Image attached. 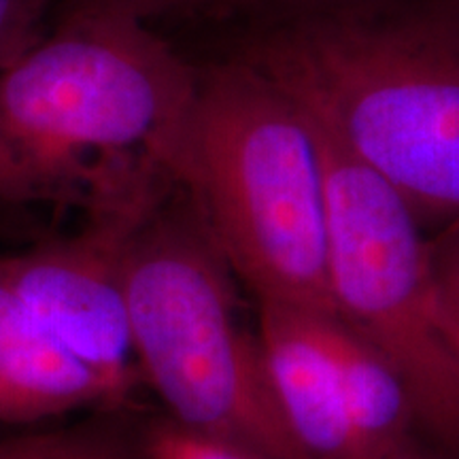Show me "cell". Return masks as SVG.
Segmentation results:
<instances>
[{"instance_id":"6da1fadb","label":"cell","mask_w":459,"mask_h":459,"mask_svg":"<svg viewBox=\"0 0 459 459\" xmlns=\"http://www.w3.org/2000/svg\"><path fill=\"white\" fill-rule=\"evenodd\" d=\"M198 71L122 3L68 9L0 68V203L117 213L179 183Z\"/></svg>"},{"instance_id":"7a4b0ae2","label":"cell","mask_w":459,"mask_h":459,"mask_svg":"<svg viewBox=\"0 0 459 459\" xmlns=\"http://www.w3.org/2000/svg\"><path fill=\"white\" fill-rule=\"evenodd\" d=\"M243 60L419 223L459 221V22L317 17L266 34Z\"/></svg>"},{"instance_id":"3957f363","label":"cell","mask_w":459,"mask_h":459,"mask_svg":"<svg viewBox=\"0 0 459 459\" xmlns=\"http://www.w3.org/2000/svg\"><path fill=\"white\" fill-rule=\"evenodd\" d=\"M234 277L179 183L132 217L122 281L141 381L183 428L260 459H308L273 398L257 330L240 324Z\"/></svg>"},{"instance_id":"277c9868","label":"cell","mask_w":459,"mask_h":459,"mask_svg":"<svg viewBox=\"0 0 459 459\" xmlns=\"http://www.w3.org/2000/svg\"><path fill=\"white\" fill-rule=\"evenodd\" d=\"M179 186L255 304L334 315L311 128L243 57L198 73Z\"/></svg>"},{"instance_id":"5b68a950","label":"cell","mask_w":459,"mask_h":459,"mask_svg":"<svg viewBox=\"0 0 459 459\" xmlns=\"http://www.w3.org/2000/svg\"><path fill=\"white\" fill-rule=\"evenodd\" d=\"M304 119L324 177L334 315L400 370L419 428L459 459V368L440 315L429 240L381 175Z\"/></svg>"},{"instance_id":"8992f818","label":"cell","mask_w":459,"mask_h":459,"mask_svg":"<svg viewBox=\"0 0 459 459\" xmlns=\"http://www.w3.org/2000/svg\"><path fill=\"white\" fill-rule=\"evenodd\" d=\"M145 206L90 215L88 226L73 237L0 257V277L24 311L99 377L119 406L141 383L122 281V240Z\"/></svg>"},{"instance_id":"52a82bcc","label":"cell","mask_w":459,"mask_h":459,"mask_svg":"<svg viewBox=\"0 0 459 459\" xmlns=\"http://www.w3.org/2000/svg\"><path fill=\"white\" fill-rule=\"evenodd\" d=\"M325 313L257 302V338L273 398L308 459H361L334 361L321 330Z\"/></svg>"},{"instance_id":"ba28073f","label":"cell","mask_w":459,"mask_h":459,"mask_svg":"<svg viewBox=\"0 0 459 459\" xmlns=\"http://www.w3.org/2000/svg\"><path fill=\"white\" fill-rule=\"evenodd\" d=\"M85 406L122 409L111 389L24 311L0 277V421H43Z\"/></svg>"},{"instance_id":"9c48e42d","label":"cell","mask_w":459,"mask_h":459,"mask_svg":"<svg viewBox=\"0 0 459 459\" xmlns=\"http://www.w3.org/2000/svg\"><path fill=\"white\" fill-rule=\"evenodd\" d=\"M321 330L361 459H381L412 443L419 415L400 370L336 315H324Z\"/></svg>"},{"instance_id":"30bf717a","label":"cell","mask_w":459,"mask_h":459,"mask_svg":"<svg viewBox=\"0 0 459 459\" xmlns=\"http://www.w3.org/2000/svg\"><path fill=\"white\" fill-rule=\"evenodd\" d=\"M0 459H145L141 426L119 411H100L65 428L0 440Z\"/></svg>"},{"instance_id":"8fae6325","label":"cell","mask_w":459,"mask_h":459,"mask_svg":"<svg viewBox=\"0 0 459 459\" xmlns=\"http://www.w3.org/2000/svg\"><path fill=\"white\" fill-rule=\"evenodd\" d=\"M145 459H260L238 446L183 428L166 415L141 426Z\"/></svg>"},{"instance_id":"7c38bea8","label":"cell","mask_w":459,"mask_h":459,"mask_svg":"<svg viewBox=\"0 0 459 459\" xmlns=\"http://www.w3.org/2000/svg\"><path fill=\"white\" fill-rule=\"evenodd\" d=\"M436 294L443 324L459 368V221L449 223L429 240Z\"/></svg>"},{"instance_id":"4fadbf2b","label":"cell","mask_w":459,"mask_h":459,"mask_svg":"<svg viewBox=\"0 0 459 459\" xmlns=\"http://www.w3.org/2000/svg\"><path fill=\"white\" fill-rule=\"evenodd\" d=\"M51 0H0V68L41 41Z\"/></svg>"},{"instance_id":"5bb4252c","label":"cell","mask_w":459,"mask_h":459,"mask_svg":"<svg viewBox=\"0 0 459 459\" xmlns=\"http://www.w3.org/2000/svg\"><path fill=\"white\" fill-rule=\"evenodd\" d=\"M232 3V0H124L122 4L130 7L143 20L166 13L170 9H186V7H204V4H221Z\"/></svg>"},{"instance_id":"9a60e30c","label":"cell","mask_w":459,"mask_h":459,"mask_svg":"<svg viewBox=\"0 0 459 459\" xmlns=\"http://www.w3.org/2000/svg\"><path fill=\"white\" fill-rule=\"evenodd\" d=\"M381 459H436V457L429 455L426 449H421V446L417 445V440H412V443L387 453V455H383Z\"/></svg>"},{"instance_id":"2e32d148","label":"cell","mask_w":459,"mask_h":459,"mask_svg":"<svg viewBox=\"0 0 459 459\" xmlns=\"http://www.w3.org/2000/svg\"><path fill=\"white\" fill-rule=\"evenodd\" d=\"M65 4L66 11L68 9H77V7H85V4H100V3H124V0H60Z\"/></svg>"}]
</instances>
